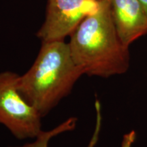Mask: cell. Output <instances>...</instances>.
<instances>
[{
  "instance_id": "277c9868",
  "label": "cell",
  "mask_w": 147,
  "mask_h": 147,
  "mask_svg": "<svg viewBox=\"0 0 147 147\" xmlns=\"http://www.w3.org/2000/svg\"><path fill=\"white\" fill-rule=\"evenodd\" d=\"M98 0H48L45 21L36 36L42 42L64 40L87 16L96 12Z\"/></svg>"
},
{
  "instance_id": "ba28073f",
  "label": "cell",
  "mask_w": 147,
  "mask_h": 147,
  "mask_svg": "<svg viewBox=\"0 0 147 147\" xmlns=\"http://www.w3.org/2000/svg\"><path fill=\"white\" fill-rule=\"evenodd\" d=\"M139 1L140 2L141 4H142V7L144 8L147 15V0H139Z\"/></svg>"
},
{
  "instance_id": "3957f363",
  "label": "cell",
  "mask_w": 147,
  "mask_h": 147,
  "mask_svg": "<svg viewBox=\"0 0 147 147\" xmlns=\"http://www.w3.org/2000/svg\"><path fill=\"white\" fill-rule=\"evenodd\" d=\"M19 75L0 72V123L16 138H36L42 130V115L24 98L17 85Z\"/></svg>"
},
{
  "instance_id": "52a82bcc",
  "label": "cell",
  "mask_w": 147,
  "mask_h": 147,
  "mask_svg": "<svg viewBox=\"0 0 147 147\" xmlns=\"http://www.w3.org/2000/svg\"><path fill=\"white\" fill-rule=\"evenodd\" d=\"M136 134L134 131H131L126 134L123 138L121 147H131L136 140Z\"/></svg>"
},
{
  "instance_id": "7a4b0ae2",
  "label": "cell",
  "mask_w": 147,
  "mask_h": 147,
  "mask_svg": "<svg viewBox=\"0 0 147 147\" xmlns=\"http://www.w3.org/2000/svg\"><path fill=\"white\" fill-rule=\"evenodd\" d=\"M83 75L71 57L69 44L64 40L42 42L31 67L18 76L20 93L45 117L71 93Z\"/></svg>"
},
{
  "instance_id": "9c48e42d",
  "label": "cell",
  "mask_w": 147,
  "mask_h": 147,
  "mask_svg": "<svg viewBox=\"0 0 147 147\" xmlns=\"http://www.w3.org/2000/svg\"><path fill=\"white\" fill-rule=\"evenodd\" d=\"M98 1H102V0H98Z\"/></svg>"
},
{
  "instance_id": "6da1fadb",
  "label": "cell",
  "mask_w": 147,
  "mask_h": 147,
  "mask_svg": "<svg viewBox=\"0 0 147 147\" xmlns=\"http://www.w3.org/2000/svg\"><path fill=\"white\" fill-rule=\"evenodd\" d=\"M69 37L71 57L83 74L109 78L129 69V47L118 36L108 0L100 1L96 12L84 18Z\"/></svg>"
},
{
  "instance_id": "5b68a950",
  "label": "cell",
  "mask_w": 147,
  "mask_h": 147,
  "mask_svg": "<svg viewBox=\"0 0 147 147\" xmlns=\"http://www.w3.org/2000/svg\"><path fill=\"white\" fill-rule=\"evenodd\" d=\"M110 13L118 36L129 47L147 34V15L139 0H108Z\"/></svg>"
},
{
  "instance_id": "8992f818",
  "label": "cell",
  "mask_w": 147,
  "mask_h": 147,
  "mask_svg": "<svg viewBox=\"0 0 147 147\" xmlns=\"http://www.w3.org/2000/svg\"><path fill=\"white\" fill-rule=\"evenodd\" d=\"M95 111H96V123L95 127L91 140L87 147H95L99 140L101 127H102V112H101V104L99 100H95ZM77 123V119L71 117L67 120L59 125L56 127L49 131H42L36 138V140L32 143H27L21 146L18 147H49V142L52 138L56 136L59 134L66 131H72L75 129Z\"/></svg>"
}]
</instances>
